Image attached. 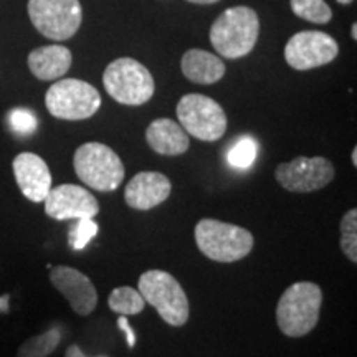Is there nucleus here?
<instances>
[{"label": "nucleus", "mask_w": 357, "mask_h": 357, "mask_svg": "<svg viewBox=\"0 0 357 357\" xmlns=\"http://www.w3.org/2000/svg\"><path fill=\"white\" fill-rule=\"evenodd\" d=\"M323 306V289L312 281H296L276 305V323L288 337H303L316 328Z\"/></svg>", "instance_id": "obj_1"}, {"label": "nucleus", "mask_w": 357, "mask_h": 357, "mask_svg": "<svg viewBox=\"0 0 357 357\" xmlns=\"http://www.w3.org/2000/svg\"><path fill=\"white\" fill-rule=\"evenodd\" d=\"M260 35V19L253 8L238 6L223 10L211 29V43L223 58L247 56Z\"/></svg>", "instance_id": "obj_2"}, {"label": "nucleus", "mask_w": 357, "mask_h": 357, "mask_svg": "<svg viewBox=\"0 0 357 357\" xmlns=\"http://www.w3.org/2000/svg\"><path fill=\"white\" fill-rule=\"evenodd\" d=\"M194 236L200 253L217 263L243 260L255 245L252 231L215 218H202L195 225Z\"/></svg>", "instance_id": "obj_3"}, {"label": "nucleus", "mask_w": 357, "mask_h": 357, "mask_svg": "<svg viewBox=\"0 0 357 357\" xmlns=\"http://www.w3.org/2000/svg\"><path fill=\"white\" fill-rule=\"evenodd\" d=\"M137 287L146 303L155 307L162 321L169 326L181 328L189 321V298L181 283L164 270H147L139 276Z\"/></svg>", "instance_id": "obj_4"}, {"label": "nucleus", "mask_w": 357, "mask_h": 357, "mask_svg": "<svg viewBox=\"0 0 357 357\" xmlns=\"http://www.w3.org/2000/svg\"><path fill=\"white\" fill-rule=\"evenodd\" d=\"M73 167L79 181L89 189L113 192L124 181L121 158L101 142H84L73 155Z\"/></svg>", "instance_id": "obj_5"}, {"label": "nucleus", "mask_w": 357, "mask_h": 357, "mask_svg": "<svg viewBox=\"0 0 357 357\" xmlns=\"http://www.w3.org/2000/svg\"><path fill=\"white\" fill-rule=\"evenodd\" d=\"M106 93L126 106H141L154 96L155 83L151 71L129 56L118 58L102 73Z\"/></svg>", "instance_id": "obj_6"}, {"label": "nucleus", "mask_w": 357, "mask_h": 357, "mask_svg": "<svg viewBox=\"0 0 357 357\" xmlns=\"http://www.w3.org/2000/svg\"><path fill=\"white\" fill-rule=\"evenodd\" d=\"M45 106L53 118L63 121H83L98 113L100 91L83 79H58L45 95Z\"/></svg>", "instance_id": "obj_7"}, {"label": "nucleus", "mask_w": 357, "mask_h": 357, "mask_svg": "<svg viewBox=\"0 0 357 357\" xmlns=\"http://www.w3.org/2000/svg\"><path fill=\"white\" fill-rule=\"evenodd\" d=\"M178 124L189 136L200 141H218L227 131V114L215 100L190 93L177 102Z\"/></svg>", "instance_id": "obj_8"}, {"label": "nucleus", "mask_w": 357, "mask_h": 357, "mask_svg": "<svg viewBox=\"0 0 357 357\" xmlns=\"http://www.w3.org/2000/svg\"><path fill=\"white\" fill-rule=\"evenodd\" d=\"M29 17L43 37L63 42L78 32L83 8L79 0H29Z\"/></svg>", "instance_id": "obj_9"}, {"label": "nucleus", "mask_w": 357, "mask_h": 357, "mask_svg": "<svg viewBox=\"0 0 357 357\" xmlns=\"http://www.w3.org/2000/svg\"><path fill=\"white\" fill-rule=\"evenodd\" d=\"M336 169L326 158H294L289 162H281L275 169L276 182L284 190L294 194H310L324 189L333 182Z\"/></svg>", "instance_id": "obj_10"}, {"label": "nucleus", "mask_w": 357, "mask_h": 357, "mask_svg": "<svg viewBox=\"0 0 357 357\" xmlns=\"http://www.w3.org/2000/svg\"><path fill=\"white\" fill-rule=\"evenodd\" d=\"M339 45L331 35L319 30L294 33L284 47V60L293 70L307 71L336 60Z\"/></svg>", "instance_id": "obj_11"}, {"label": "nucleus", "mask_w": 357, "mask_h": 357, "mask_svg": "<svg viewBox=\"0 0 357 357\" xmlns=\"http://www.w3.org/2000/svg\"><path fill=\"white\" fill-rule=\"evenodd\" d=\"M45 213L53 220H77L95 218L100 213V204L95 195L82 185H58L45 197Z\"/></svg>", "instance_id": "obj_12"}, {"label": "nucleus", "mask_w": 357, "mask_h": 357, "mask_svg": "<svg viewBox=\"0 0 357 357\" xmlns=\"http://www.w3.org/2000/svg\"><path fill=\"white\" fill-rule=\"evenodd\" d=\"M50 281L70 307L79 316H89L98 306V291L86 275L71 266H52Z\"/></svg>", "instance_id": "obj_13"}, {"label": "nucleus", "mask_w": 357, "mask_h": 357, "mask_svg": "<svg viewBox=\"0 0 357 357\" xmlns=\"http://www.w3.org/2000/svg\"><path fill=\"white\" fill-rule=\"evenodd\" d=\"M13 177L30 202H43L52 189V172L47 162L33 153H20L12 162Z\"/></svg>", "instance_id": "obj_14"}, {"label": "nucleus", "mask_w": 357, "mask_h": 357, "mask_svg": "<svg viewBox=\"0 0 357 357\" xmlns=\"http://www.w3.org/2000/svg\"><path fill=\"white\" fill-rule=\"evenodd\" d=\"M171 190V181L164 174L154 171L137 172L124 189V200L134 211L146 212L166 202Z\"/></svg>", "instance_id": "obj_15"}, {"label": "nucleus", "mask_w": 357, "mask_h": 357, "mask_svg": "<svg viewBox=\"0 0 357 357\" xmlns=\"http://www.w3.org/2000/svg\"><path fill=\"white\" fill-rule=\"evenodd\" d=\"M147 146L160 155L185 154L190 146L189 134L181 124L169 118L154 119L146 129Z\"/></svg>", "instance_id": "obj_16"}, {"label": "nucleus", "mask_w": 357, "mask_h": 357, "mask_svg": "<svg viewBox=\"0 0 357 357\" xmlns=\"http://www.w3.org/2000/svg\"><path fill=\"white\" fill-rule=\"evenodd\" d=\"M73 63V55L63 45L35 48L29 55V68L40 82H53L65 77Z\"/></svg>", "instance_id": "obj_17"}, {"label": "nucleus", "mask_w": 357, "mask_h": 357, "mask_svg": "<svg viewBox=\"0 0 357 357\" xmlns=\"http://www.w3.org/2000/svg\"><path fill=\"white\" fill-rule=\"evenodd\" d=\"M181 68L189 82L197 84H213L220 82L225 75V63L222 58L199 48H192L184 53Z\"/></svg>", "instance_id": "obj_18"}, {"label": "nucleus", "mask_w": 357, "mask_h": 357, "mask_svg": "<svg viewBox=\"0 0 357 357\" xmlns=\"http://www.w3.org/2000/svg\"><path fill=\"white\" fill-rule=\"evenodd\" d=\"M61 342V329L58 326L48 329L38 336L26 339L19 347L17 357H48L56 351Z\"/></svg>", "instance_id": "obj_19"}, {"label": "nucleus", "mask_w": 357, "mask_h": 357, "mask_svg": "<svg viewBox=\"0 0 357 357\" xmlns=\"http://www.w3.org/2000/svg\"><path fill=\"white\" fill-rule=\"evenodd\" d=\"M108 306L113 312L123 316H134L144 311L146 301L142 294L131 287H118L109 293Z\"/></svg>", "instance_id": "obj_20"}, {"label": "nucleus", "mask_w": 357, "mask_h": 357, "mask_svg": "<svg viewBox=\"0 0 357 357\" xmlns=\"http://www.w3.org/2000/svg\"><path fill=\"white\" fill-rule=\"evenodd\" d=\"M291 10L296 17L311 24H328L333 19V10L324 0H291Z\"/></svg>", "instance_id": "obj_21"}, {"label": "nucleus", "mask_w": 357, "mask_h": 357, "mask_svg": "<svg viewBox=\"0 0 357 357\" xmlns=\"http://www.w3.org/2000/svg\"><path fill=\"white\" fill-rule=\"evenodd\" d=\"M258 155V142L250 136L240 137L229 151V164L235 169H248L253 166Z\"/></svg>", "instance_id": "obj_22"}, {"label": "nucleus", "mask_w": 357, "mask_h": 357, "mask_svg": "<svg viewBox=\"0 0 357 357\" xmlns=\"http://www.w3.org/2000/svg\"><path fill=\"white\" fill-rule=\"evenodd\" d=\"M341 250L347 260L357 263V211L351 208L341 218Z\"/></svg>", "instance_id": "obj_23"}, {"label": "nucleus", "mask_w": 357, "mask_h": 357, "mask_svg": "<svg viewBox=\"0 0 357 357\" xmlns=\"http://www.w3.org/2000/svg\"><path fill=\"white\" fill-rule=\"evenodd\" d=\"M100 231V225L93 218H77L70 227L68 242L75 252H82Z\"/></svg>", "instance_id": "obj_24"}, {"label": "nucleus", "mask_w": 357, "mask_h": 357, "mask_svg": "<svg viewBox=\"0 0 357 357\" xmlns=\"http://www.w3.org/2000/svg\"><path fill=\"white\" fill-rule=\"evenodd\" d=\"M7 123L13 132L20 134V136H30L37 131L38 121L33 111L26 108H13L8 111Z\"/></svg>", "instance_id": "obj_25"}, {"label": "nucleus", "mask_w": 357, "mask_h": 357, "mask_svg": "<svg viewBox=\"0 0 357 357\" xmlns=\"http://www.w3.org/2000/svg\"><path fill=\"white\" fill-rule=\"evenodd\" d=\"M118 328L121 329V331L124 333V336H126L129 349H134V346H136V333H134V329L131 328V324L128 323V316L119 314Z\"/></svg>", "instance_id": "obj_26"}, {"label": "nucleus", "mask_w": 357, "mask_h": 357, "mask_svg": "<svg viewBox=\"0 0 357 357\" xmlns=\"http://www.w3.org/2000/svg\"><path fill=\"white\" fill-rule=\"evenodd\" d=\"M65 357H89V356L84 354V352L79 349V346L71 344L68 349H66ZM95 357H109V356H95Z\"/></svg>", "instance_id": "obj_27"}, {"label": "nucleus", "mask_w": 357, "mask_h": 357, "mask_svg": "<svg viewBox=\"0 0 357 357\" xmlns=\"http://www.w3.org/2000/svg\"><path fill=\"white\" fill-rule=\"evenodd\" d=\"M190 3H199V6H208V3H215L218 0H187Z\"/></svg>", "instance_id": "obj_28"}, {"label": "nucleus", "mask_w": 357, "mask_h": 357, "mask_svg": "<svg viewBox=\"0 0 357 357\" xmlns=\"http://www.w3.org/2000/svg\"><path fill=\"white\" fill-rule=\"evenodd\" d=\"M351 159H352V166L357 167V147H354V149H352Z\"/></svg>", "instance_id": "obj_29"}, {"label": "nucleus", "mask_w": 357, "mask_h": 357, "mask_svg": "<svg viewBox=\"0 0 357 357\" xmlns=\"http://www.w3.org/2000/svg\"><path fill=\"white\" fill-rule=\"evenodd\" d=\"M351 35L352 38L357 40V24H352V29H351Z\"/></svg>", "instance_id": "obj_30"}, {"label": "nucleus", "mask_w": 357, "mask_h": 357, "mask_svg": "<svg viewBox=\"0 0 357 357\" xmlns=\"http://www.w3.org/2000/svg\"><path fill=\"white\" fill-rule=\"evenodd\" d=\"M337 2H339V3H344V6H347V3H351L352 0H337Z\"/></svg>", "instance_id": "obj_31"}]
</instances>
